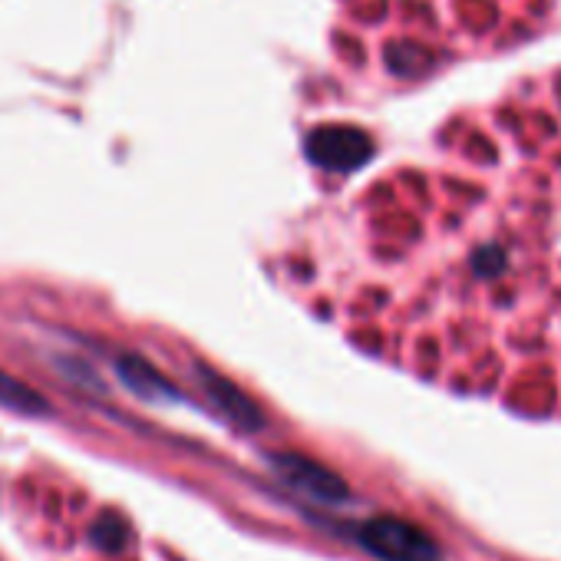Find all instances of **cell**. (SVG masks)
<instances>
[{"instance_id":"6da1fadb","label":"cell","mask_w":561,"mask_h":561,"mask_svg":"<svg viewBox=\"0 0 561 561\" xmlns=\"http://www.w3.org/2000/svg\"><path fill=\"white\" fill-rule=\"evenodd\" d=\"M360 545L383 561H436L439 558L436 541L423 528H416L403 518L364 522L360 525Z\"/></svg>"},{"instance_id":"7a4b0ae2","label":"cell","mask_w":561,"mask_h":561,"mask_svg":"<svg viewBox=\"0 0 561 561\" xmlns=\"http://www.w3.org/2000/svg\"><path fill=\"white\" fill-rule=\"evenodd\" d=\"M267 462L280 482H288L291 489H298L324 505H337L351 495V489L344 485V479L337 472H331L328 466H321L318 459H308L301 453H274Z\"/></svg>"},{"instance_id":"3957f363","label":"cell","mask_w":561,"mask_h":561,"mask_svg":"<svg viewBox=\"0 0 561 561\" xmlns=\"http://www.w3.org/2000/svg\"><path fill=\"white\" fill-rule=\"evenodd\" d=\"M305 152L314 165L328 169V172H351V169H360L374 146L370 139L360 133V129H351V126H321L308 136L305 142Z\"/></svg>"},{"instance_id":"277c9868","label":"cell","mask_w":561,"mask_h":561,"mask_svg":"<svg viewBox=\"0 0 561 561\" xmlns=\"http://www.w3.org/2000/svg\"><path fill=\"white\" fill-rule=\"evenodd\" d=\"M198 383H202V390H205V397L211 400V407L225 416V420H231L234 426H241V430H261V423H264V413L254 407V400L248 397V393H241V387H234L228 377H221L218 370H208V367H198Z\"/></svg>"},{"instance_id":"5b68a950","label":"cell","mask_w":561,"mask_h":561,"mask_svg":"<svg viewBox=\"0 0 561 561\" xmlns=\"http://www.w3.org/2000/svg\"><path fill=\"white\" fill-rule=\"evenodd\" d=\"M116 374H119V380H123L133 393H139V397H146V400L175 397V387H172L156 367H149L142 357H133V354L116 357Z\"/></svg>"},{"instance_id":"8992f818","label":"cell","mask_w":561,"mask_h":561,"mask_svg":"<svg viewBox=\"0 0 561 561\" xmlns=\"http://www.w3.org/2000/svg\"><path fill=\"white\" fill-rule=\"evenodd\" d=\"M0 407H8L14 413H24V416H44V413H50V403L44 400V393H37L31 383L18 380L8 370H0Z\"/></svg>"},{"instance_id":"52a82bcc","label":"cell","mask_w":561,"mask_h":561,"mask_svg":"<svg viewBox=\"0 0 561 561\" xmlns=\"http://www.w3.org/2000/svg\"><path fill=\"white\" fill-rule=\"evenodd\" d=\"M93 541H96L103 551H119V548L129 541V525H126L119 515L106 512V515H100V518L93 522Z\"/></svg>"}]
</instances>
